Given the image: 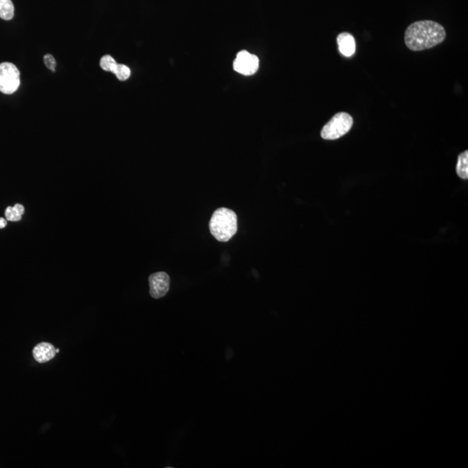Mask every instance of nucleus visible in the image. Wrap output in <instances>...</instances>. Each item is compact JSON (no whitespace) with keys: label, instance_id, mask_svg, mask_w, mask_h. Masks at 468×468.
<instances>
[{"label":"nucleus","instance_id":"4468645a","mask_svg":"<svg viewBox=\"0 0 468 468\" xmlns=\"http://www.w3.org/2000/svg\"><path fill=\"white\" fill-rule=\"evenodd\" d=\"M44 63L46 64L48 69L53 71V73L54 71H56L57 62L53 55L46 54V56L44 57Z\"/></svg>","mask_w":468,"mask_h":468},{"label":"nucleus","instance_id":"20e7f679","mask_svg":"<svg viewBox=\"0 0 468 468\" xmlns=\"http://www.w3.org/2000/svg\"><path fill=\"white\" fill-rule=\"evenodd\" d=\"M20 85V73L12 63L0 64V92L6 95L15 93Z\"/></svg>","mask_w":468,"mask_h":468},{"label":"nucleus","instance_id":"1a4fd4ad","mask_svg":"<svg viewBox=\"0 0 468 468\" xmlns=\"http://www.w3.org/2000/svg\"><path fill=\"white\" fill-rule=\"evenodd\" d=\"M456 173L461 179L468 178V152L461 153L458 157Z\"/></svg>","mask_w":468,"mask_h":468},{"label":"nucleus","instance_id":"f03ea898","mask_svg":"<svg viewBox=\"0 0 468 468\" xmlns=\"http://www.w3.org/2000/svg\"><path fill=\"white\" fill-rule=\"evenodd\" d=\"M212 235L221 242L230 241L238 230L237 215L228 208H218L209 222Z\"/></svg>","mask_w":468,"mask_h":468},{"label":"nucleus","instance_id":"9b49d317","mask_svg":"<svg viewBox=\"0 0 468 468\" xmlns=\"http://www.w3.org/2000/svg\"><path fill=\"white\" fill-rule=\"evenodd\" d=\"M15 17V6L12 0H0V18L11 20Z\"/></svg>","mask_w":468,"mask_h":468},{"label":"nucleus","instance_id":"0eeeda50","mask_svg":"<svg viewBox=\"0 0 468 468\" xmlns=\"http://www.w3.org/2000/svg\"><path fill=\"white\" fill-rule=\"evenodd\" d=\"M56 348L54 345L46 341L37 344L32 351L34 359L39 364L48 363L56 357Z\"/></svg>","mask_w":468,"mask_h":468},{"label":"nucleus","instance_id":"39448f33","mask_svg":"<svg viewBox=\"0 0 468 468\" xmlns=\"http://www.w3.org/2000/svg\"><path fill=\"white\" fill-rule=\"evenodd\" d=\"M259 68V59L256 55L241 50L237 54L234 62V70L243 76H252Z\"/></svg>","mask_w":468,"mask_h":468},{"label":"nucleus","instance_id":"9d476101","mask_svg":"<svg viewBox=\"0 0 468 468\" xmlns=\"http://www.w3.org/2000/svg\"><path fill=\"white\" fill-rule=\"evenodd\" d=\"M24 214H25V207L21 204H16L15 207H8L6 209V218L9 221H21Z\"/></svg>","mask_w":468,"mask_h":468},{"label":"nucleus","instance_id":"ddd939ff","mask_svg":"<svg viewBox=\"0 0 468 468\" xmlns=\"http://www.w3.org/2000/svg\"><path fill=\"white\" fill-rule=\"evenodd\" d=\"M115 63L116 61L114 57H111V55H105L101 58L100 67L102 70L111 73L112 67Z\"/></svg>","mask_w":468,"mask_h":468},{"label":"nucleus","instance_id":"f257e3e1","mask_svg":"<svg viewBox=\"0 0 468 468\" xmlns=\"http://www.w3.org/2000/svg\"><path fill=\"white\" fill-rule=\"evenodd\" d=\"M404 37L409 50L421 51L442 44L446 39V30L439 23L424 20L411 24L406 28Z\"/></svg>","mask_w":468,"mask_h":468},{"label":"nucleus","instance_id":"7ed1b4c3","mask_svg":"<svg viewBox=\"0 0 468 468\" xmlns=\"http://www.w3.org/2000/svg\"><path fill=\"white\" fill-rule=\"evenodd\" d=\"M353 126V118L345 112L337 113L324 126L321 136L324 140H337L346 135Z\"/></svg>","mask_w":468,"mask_h":468},{"label":"nucleus","instance_id":"f8f14e48","mask_svg":"<svg viewBox=\"0 0 468 468\" xmlns=\"http://www.w3.org/2000/svg\"><path fill=\"white\" fill-rule=\"evenodd\" d=\"M111 73L115 74L119 81L128 80L131 76V71L127 66L118 63L113 66Z\"/></svg>","mask_w":468,"mask_h":468},{"label":"nucleus","instance_id":"6e6552de","mask_svg":"<svg viewBox=\"0 0 468 468\" xmlns=\"http://www.w3.org/2000/svg\"><path fill=\"white\" fill-rule=\"evenodd\" d=\"M337 44L340 53L347 57H353L356 51V41L350 33L343 32L337 36Z\"/></svg>","mask_w":468,"mask_h":468},{"label":"nucleus","instance_id":"423d86ee","mask_svg":"<svg viewBox=\"0 0 468 468\" xmlns=\"http://www.w3.org/2000/svg\"><path fill=\"white\" fill-rule=\"evenodd\" d=\"M150 295L153 299H158L165 296L169 290L170 279L166 272L153 273L149 278Z\"/></svg>","mask_w":468,"mask_h":468},{"label":"nucleus","instance_id":"dca6fc26","mask_svg":"<svg viewBox=\"0 0 468 468\" xmlns=\"http://www.w3.org/2000/svg\"><path fill=\"white\" fill-rule=\"evenodd\" d=\"M56 353L57 354L60 353L59 348H56Z\"/></svg>","mask_w":468,"mask_h":468},{"label":"nucleus","instance_id":"2eb2a0df","mask_svg":"<svg viewBox=\"0 0 468 468\" xmlns=\"http://www.w3.org/2000/svg\"><path fill=\"white\" fill-rule=\"evenodd\" d=\"M8 225V220L4 218H0V229L5 228Z\"/></svg>","mask_w":468,"mask_h":468}]
</instances>
